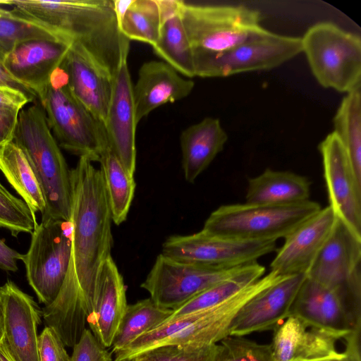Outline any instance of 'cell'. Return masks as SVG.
<instances>
[{
    "mask_svg": "<svg viewBox=\"0 0 361 361\" xmlns=\"http://www.w3.org/2000/svg\"><path fill=\"white\" fill-rule=\"evenodd\" d=\"M245 265L211 267L177 261L160 253L140 286L157 305L174 310Z\"/></svg>",
    "mask_w": 361,
    "mask_h": 361,
    "instance_id": "cell-11",
    "label": "cell"
},
{
    "mask_svg": "<svg viewBox=\"0 0 361 361\" xmlns=\"http://www.w3.org/2000/svg\"><path fill=\"white\" fill-rule=\"evenodd\" d=\"M329 207L336 216L361 236V181L346 152L334 133L319 145Z\"/></svg>",
    "mask_w": 361,
    "mask_h": 361,
    "instance_id": "cell-14",
    "label": "cell"
},
{
    "mask_svg": "<svg viewBox=\"0 0 361 361\" xmlns=\"http://www.w3.org/2000/svg\"><path fill=\"white\" fill-rule=\"evenodd\" d=\"M321 209L319 203L310 200L288 205H222L211 213L202 230L244 240L276 242Z\"/></svg>",
    "mask_w": 361,
    "mask_h": 361,
    "instance_id": "cell-5",
    "label": "cell"
},
{
    "mask_svg": "<svg viewBox=\"0 0 361 361\" xmlns=\"http://www.w3.org/2000/svg\"><path fill=\"white\" fill-rule=\"evenodd\" d=\"M320 361H338V360H336V359H329V360H320Z\"/></svg>",
    "mask_w": 361,
    "mask_h": 361,
    "instance_id": "cell-48",
    "label": "cell"
},
{
    "mask_svg": "<svg viewBox=\"0 0 361 361\" xmlns=\"http://www.w3.org/2000/svg\"><path fill=\"white\" fill-rule=\"evenodd\" d=\"M0 85L8 86L18 90L25 94L32 102L37 97L34 92L14 79L4 66V61L0 59Z\"/></svg>",
    "mask_w": 361,
    "mask_h": 361,
    "instance_id": "cell-44",
    "label": "cell"
},
{
    "mask_svg": "<svg viewBox=\"0 0 361 361\" xmlns=\"http://www.w3.org/2000/svg\"><path fill=\"white\" fill-rule=\"evenodd\" d=\"M23 255L8 247L0 238V269L15 272L18 269V261L22 259Z\"/></svg>",
    "mask_w": 361,
    "mask_h": 361,
    "instance_id": "cell-43",
    "label": "cell"
},
{
    "mask_svg": "<svg viewBox=\"0 0 361 361\" xmlns=\"http://www.w3.org/2000/svg\"><path fill=\"white\" fill-rule=\"evenodd\" d=\"M302 52L301 37L264 29L245 42L220 54L193 51L195 76L224 78L280 66Z\"/></svg>",
    "mask_w": 361,
    "mask_h": 361,
    "instance_id": "cell-9",
    "label": "cell"
},
{
    "mask_svg": "<svg viewBox=\"0 0 361 361\" xmlns=\"http://www.w3.org/2000/svg\"><path fill=\"white\" fill-rule=\"evenodd\" d=\"M127 59L113 76V89L104 127L111 150L126 171L134 176L136 166L135 110Z\"/></svg>",
    "mask_w": 361,
    "mask_h": 361,
    "instance_id": "cell-17",
    "label": "cell"
},
{
    "mask_svg": "<svg viewBox=\"0 0 361 361\" xmlns=\"http://www.w3.org/2000/svg\"><path fill=\"white\" fill-rule=\"evenodd\" d=\"M0 361H15L3 339L0 341Z\"/></svg>",
    "mask_w": 361,
    "mask_h": 361,
    "instance_id": "cell-45",
    "label": "cell"
},
{
    "mask_svg": "<svg viewBox=\"0 0 361 361\" xmlns=\"http://www.w3.org/2000/svg\"><path fill=\"white\" fill-rule=\"evenodd\" d=\"M214 361H274L270 344L228 335L217 343Z\"/></svg>",
    "mask_w": 361,
    "mask_h": 361,
    "instance_id": "cell-36",
    "label": "cell"
},
{
    "mask_svg": "<svg viewBox=\"0 0 361 361\" xmlns=\"http://www.w3.org/2000/svg\"><path fill=\"white\" fill-rule=\"evenodd\" d=\"M72 242L71 221L50 220L35 226L22 261L29 285L39 301L51 305L64 282L70 262Z\"/></svg>",
    "mask_w": 361,
    "mask_h": 361,
    "instance_id": "cell-10",
    "label": "cell"
},
{
    "mask_svg": "<svg viewBox=\"0 0 361 361\" xmlns=\"http://www.w3.org/2000/svg\"><path fill=\"white\" fill-rule=\"evenodd\" d=\"M61 67L73 95L101 123L106 121L113 76L78 44L72 43Z\"/></svg>",
    "mask_w": 361,
    "mask_h": 361,
    "instance_id": "cell-22",
    "label": "cell"
},
{
    "mask_svg": "<svg viewBox=\"0 0 361 361\" xmlns=\"http://www.w3.org/2000/svg\"><path fill=\"white\" fill-rule=\"evenodd\" d=\"M73 348L71 361H112L111 353L99 343L90 329L87 328Z\"/></svg>",
    "mask_w": 361,
    "mask_h": 361,
    "instance_id": "cell-38",
    "label": "cell"
},
{
    "mask_svg": "<svg viewBox=\"0 0 361 361\" xmlns=\"http://www.w3.org/2000/svg\"><path fill=\"white\" fill-rule=\"evenodd\" d=\"M172 313V310L159 306L150 298L128 305L111 345L112 353L159 326Z\"/></svg>",
    "mask_w": 361,
    "mask_h": 361,
    "instance_id": "cell-32",
    "label": "cell"
},
{
    "mask_svg": "<svg viewBox=\"0 0 361 361\" xmlns=\"http://www.w3.org/2000/svg\"><path fill=\"white\" fill-rule=\"evenodd\" d=\"M276 250V241L231 238L202 230L171 235L162 245L161 254L173 259L211 267H235L257 262Z\"/></svg>",
    "mask_w": 361,
    "mask_h": 361,
    "instance_id": "cell-12",
    "label": "cell"
},
{
    "mask_svg": "<svg viewBox=\"0 0 361 361\" xmlns=\"http://www.w3.org/2000/svg\"><path fill=\"white\" fill-rule=\"evenodd\" d=\"M228 140L218 118L207 117L185 128L180 137L185 179L193 183L221 152Z\"/></svg>",
    "mask_w": 361,
    "mask_h": 361,
    "instance_id": "cell-25",
    "label": "cell"
},
{
    "mask_svg": "<svg viewBox=\"0 0 361 361\" xmlns=\"http://www.w3.org/2000/svg\"><path fill=\"white\" fill-rule=\"evenodd\" d=\"M11 0H0V6L4 4H10Z\"/></svg>",
    "mask_w": 361,
    "mask_h": 361,
    "instance_id": "cell-47",
    "label": "cell"
},
{
    "mask_svg": "<svg viewBox=\"0 0 361 361\" xmlns=\"http://www.w3.org/2000/svg\"><path fill=\"white\" fill-rule=\"evenodd\" d=\"M4 312L3 340L15 361H39L37 326L42 310L13 281L0 287Z\"/></svg>",
    "mask_w": 361,
    "mask_h": 361,
    "instance_id": "cell-15",
    "label": "cell"
},
{
    "mask_svg": "<svg viewBox=\"0 0 361 361\" xmlns=\"http://www.w3.org/2000/svg\"><path fill=\"white\" fill-rule=\"evenodd\" d=\"M12 11L80 45L111 75L127 59L130 40L122 33L113 0H11Z\"/></svg>",
    "mask_w": 361,
    "mask_h": 361,
    "instance_id": "cell-2",
    "label": "cell"
},
{
    "mask_svg": "<svg viewBox=\"0 0 361 361\" xmlns=\"http://www.w3.org/2000/svg\"><path fill=\"white\" fill-rule=\"evenodd\" d=\"M0 171L33 214H42L46 202L30 162L21 149L11 141L0 147Z\"/></svg>",
    "mask_w": 361,
    "mask_h": 361,
    "instance_id": "cell-28",
    "label": "cell"
},
{
    "mask_svg": "<svg viewBox=\"0 0 361 361\" xmlns=\"http://www.w3.org/2000/svg\"><path fill=\"white\" fill-rule=\"evenodd\" d=\"M38 98L59 145L79 157L99 161L109 148L104 125L73 95L68 85L49 84Z\"/></svg>",
    "mask_w": 361,
    "mask_h": 361,
    "instance_id": "cell-8",
    "label": "cell"
},
{
    "mask_svg": "<svg viewBox=\"0 0 361 361\" xmlns=\"http://www.w3.org/2000/svg\"><path fill=\"white\" fill-rule=\"evenodd\" d=\"M217 343L207 346L164 345L147 350L132 361H214Z\"/></svg>",
    "mask_w": 361,
    "mask_h": 361,
    "instance_id": "cell-37",
    "label": "cell"
},
{
    "mask_svg": "<svg viewBox=\"0 0 361 361\" xmlns=\"http://www.w3.org/2000/svg\"><path fill=\"white\" fill-rule=\"evenodd\" d=\"M30 99L21 91L0 85V109L21 111Z\"/></svg>",
    "mask_w": 361,
    "mask_h": 361,
    "instance_id": "cell-40",
    "label": "cell"
},
{
    "mask_svg": "<svg viewBox=\"0 0 361 361\" xmlns=\"http://www.w3.org/2000/svg\"><path fill=\"white\" fill-rule=\"evenodd\" d=\"M4 337V312H3V305L1 300V295L0 292V341Z\"/></svg>",
    "mask_w": 361,
    "mask_h": 361,
    "instance_id": "cell-46",
    "label": "cell"
},
{
    "mask_svg": "<svg viewBox=\"0 0 361 361\" xmlns=\"http://www.w3.org/2000/svg\"><path fill=\"white\" fill-rule=\"evenodd\" d=\"M72 43L57 39H36L18 44L4 59L11 75L37 97L48 87Z\"/></svg>",
    "mask_w": 361,
    "mask_h": 361,
    "instance_id": "cell-20",
    "label": "cell"
},
{
    "mask_svg": "<svg viewBox=\"0 0 361 361\" xmlns=\"http://www.w3.org/2000/svg\"><path fill=\"white\" fill-rule=\"evenodd\" d=\"M333 123V132L342 143L355 174L361 181V87L343 98Z\"/></svg>",
    "mask_w": 361,
    "mask_h": 361,
    "instance_id": "cell-31",
    "label": "cell"
},
{
    "mask_svg": "<svg viewBox=\"0 0 361 361\" xmlns=\"http://www.w3.org/2000/svg\"><path fill=\"white\" fill-rule=\"evenodd\" d=\"M20 111L0 109V147L13 141Z\"/></svg>",
    "mask_w": 361,
    "mask_h": 361,
    "instance_id": "cell-41",
    "label": "cell"
},
{
    "mask_svg": "<svg viewBox=\"0 0 361 361\" xmlns=\"http://www.w3.org/2000/svg\"><path fill=\"white\" fill-rule=\"evenodd\" d=\"M310 182L305 176L290 171L267 169L248 180L246 203L288 205L309 200Z\"/></svg>",
    "mask_w": 361,
    "mask_h": 361,
    "instance_id": "cell-27",
    "label": "cell"
},
{
    "mask_svg": "<svg viewBox=\"0 0 361 361\" xmlns=\"http://www.w3.org/2000/svg\"><path fill=\"white\" fill-rule=\"evenodd\" d=\"M123 361H128V360H123ZM129 361H131V360H129Z\"/></svg>",
    "mask_w": 361,
    "mask_h": 361,
    "instance_id": "cell-49",
    "label": "cell"
},
{
    "mask_svg": "<svg viewBox=\"0 0 361 361\" xmlns=\"http://www.w3.org/2000/svg\"><path fill=\"white\" fill-rule=\"evenodd\" d=\"M99 162L113 222L120 225L126 220L134 197V176L126 171L110 147L102 154Z\"/></svg>",
    "mask_w": 361,
    "mask_h": 361,
    "instance_id": "cell-30",
    "label": "cell"
},
{
    "mask_svg": "<svg viewBox=\"0 0 361 361\" xmlns=\"http://www.w3.org/2000/svg\"><path fill=\"white\" fill-rule=\"evenodd\" d=\"M264 272L265 267L257 262L245 264L235 274L202 291L173 310L171 315L165 321L216 306L262 277Z\"/></svg>",
    "mask_w": 361,
    "mask_h": 361,
    "instance_id": "cell-29",
    "label": "cell"
},
{
    "mask_svg": "<svg viewBox=\"0 0 361 361\" xmlns=\"http://www.w3.org/2000/svg\"><path fill=\"white\" fill-rule=\"evenodd\" d=\"M305 274L288 276L263 290L238 312L229 328L228 335L245 336L255 332L275 330L286 319Z\"/></svg>",
    "mask_w": 361,
    "mask_h": 361,
    "instance_id": "cell-16",
    "label": "cell"
},
{
    "mask_svg": "<svg viewBox=\"0 0 361 361\" xmlns=\"http://www.w3.org/2000/svg\"><path fill=\"white\" fill-rule=\"evenodd\" d=\"M132 361V360H131Z\"/></svg>",
    "mask_w": 361,
    "mask_h": 361,
    "instance_id": "cell-50",
    "label": "cell"
},
{
    "mask_svg": "<svg viewBox=\"0 0 361 361\" xmlns=\"http://www.w3.org/2000/svg\"><path fill=\"white\" fill-rule=\"evenodd\" d=\"M306 277L345 295L361 293V236L336 217Z\"/></svg>",
    "mask_w": 361,
    "mask_h": 361,
    "instance_id": "cell-13",
    "label": "cell"
},
{
    "mask_svg": "<svg viewBox=\"0 0 361 361\" xmlns=\"http://www.w3.org/2000/svg\"><path fill=\"white\" fill-rule=\"evenodd\" d=\"M339 334L310 326L290 316L274 330L270 343L274 361H320L339 360L342 352L336 343Z\"/></svg>",
    "mask_w": 361,
    "mask_h": 361,
    "instance_id": "cell-21",
    "label": "cell"
},
{
    "mask_svg": "<svg viewBox=\"0 0 361 361\" xmlns=\"http://www.w3.org/2000/svg\"><path fill=\"white\" fill-rule=\"evenodd\" d=\"M161 23L154 52L178 73L195 76L193 50L180 14V0H158Z\"/></svg>",
    "mask_w": 361,
    "mask_h": 361,
    "instance_id": "cell-26",
    "label": "cell"
},
{
    "mask_svg": "<svg viewBox=\"0 0 361 361\" xmlns=\"http://www.w3.org/2000/svg\"><path fill=\"white\" fill-rule=\"evenodd\" d=\"M161 23L158 0H132L118 20L122 33L130 41L152 46L157 41Z\"/></svg>",
    "mask_w": 361,
    "mask_h": 361,
    "instance_id": "cell-33",
    "label": "cell"
},
{
    "mask_svg": "<svg viewBox=\"0 0 361 361\" xmlns=\"http://www.w3.org/2000/svg\"><path fill=\"white\" fill-rule=\"evenodd\" d=\"M290 316L296 317L310 326L339 334L343 338L353 331L361 330V322L355 318L338 290L306 276Z\"/></svg>",
    "mask_w": 361,
    "mask_h": 361,
    "instance_id": "cell-18",
    "label": "cell"
},
{
    "mask_svg": "<svg viewBox=\"0 0 361 361\" xmlns=\"http://www.w3.org/2000/svg\"><path fill=\"white\" fill-rule=\"evenodd\" d=\"M336 216L329 206L322 208L284 239L272 260L271 271L281 276L306 274L327 240Z\"/></svg>",
    "mask_w": 361,
    "mask_h": 361,
    "instance_id": "cell-19",
    "label": "cell"
},
{
    "mask_svg": "<svg viewBox=\"0 0 361 361\" xmlns=\"http://www.w3.org/2000/svg\"><path fill=\"white\" fill-rule=\"evenodd\" d=\"M180 9L193 51L223 53L264 29L260 12L243 5H200L180 0Z\"/></svg>",
    "mask_w": 361,
    "mask_h": 361,
    "instance_id": "cell-7",
    "label": "cell"
},
{
    "mask_svg": "<svg viewBox=\"0 0 361 361\" xmlns=\"http://www.w3.org/2000/svg\"><path fill=\"white\" fill-rule=\"evenodd\" d=\"M311 71L324 88L346 94L361 87V39L331 22L312 25L301 37Z\"/></svg>",
    "mask_w": 361,
    "mask_h": 361,
    "instance_id": "cell-6",
    "label": "cell"
},
{
    "mask_svg": "<svg viewBox=\"0 0 361 361\" xmlns=\"http://www.w3.org/2000/svg\"><path fill=\"white\" fill-rule=\"evenodd\" d=\"M194 86L192 80L181 77L164 61L144 63L133 87L136 123L160 106L188 97Z\"/></svg>",
    "mask_w": 361,
    "mask_h": 361,
    "instance_id": "cell-23",
    "label": "cell"
},
{
    "mask_svg": "<svg viewBox=\"0 0 361 361\" xmlns=\"http://www.w3.org/2000/svg\"><path fill=\"white\" fill-rule=\"evenodd\" d=\"M13 141L26 156L41 185L46 202L41 221H70L71 169L42 106L20 111Z\"/></svg>",
    "mask_w": 361,
    "mask_h": 361,
    "instance_id": "cell-4",
    "label": "cell"
},
{
    "mask_svg": "<svg viewBox=\"0 0 361 361\" xmlns=\"http://www.w3.org/2000/svg\"><path fill=\"white\" fill-rule=\"evenodd\" d=\"M360 334L361 330H355L344 338L345 350L338 361H361Z\"/></svg>",
    "mask_w": 361,
    "mask_h": 361,
    "instance_id": "cell-42",
    "label": "cell"
},
{
    "mask_svg": "<svg viewBox=\"0 0 361 361\" xmlns=\"http://www.w3.org/2000/svg\"><path fill=\"white\" fill-rule=\"evenodd\" d=\"M281 279L270 271L216 306L165 321L114 353V360H132L147 350L164 345L202 347L216 344L228 335L231 322L240 309Z\"/></svg>",
    "mask_w": 361,
    "mask_h": 361,
    "instance_id": "cell-3",
    "label": "cell"
},
{
    "mask_svg": "<svg viewBox=\"0 0 361 361\" xmlns=\"http://www.w3.org/2000/svg\"><path fill=\"white\" fill-rule=\"evenodd\" d=\"M79 157L71 169L72 242L68 271L55 300L42 309L46 326L73 347L86 329L101 274L111 256L113 222L100 169Z\"/></svg>",
    "mask_w": 361,
    "mask_h": 361,
    "instance_id": "cell-1",
    "label": "cell"
},
{
    "mask_svg": "<svg viewBox=\"0 0 361 361\" xmlns=\"http://www.w3.org/2000/svg\"><path fill=\"white\" fill-rule=\"evenodd\" d=\"M122 275L109 257L103 267L93 310L87 323L104 348L111 347L128 306Z\"/></svg>",
    "mask_w": 361,
    "mask_h": 361,
    "instance_id": "cell-24",
    "label": "cell"
},
{
    "mask_svg": "<svg viewBox=\"0 0 361 361\" xmlns=\"http://www.w3.org/2000/svg\"><path fill=\"white\" fill-rule=\"evenodd\" d=\"M37 225L35 214L25 202L0 183V227L17 237L20 233H32Z\"/></svg>",
    "mask_w": 361,
    "mask_h": 361,
    "instance_id": "cell-35",
    "label": "cell"
},
{
    "mask_svg": "<svg viewBox=\"0 0 361 361\" xmlns=\"http://www.w3.org/2000/svg\"><path fill=\"white\" fill-rule=\"evenodd\" d=\"M36 39L63 40L44 27L0 6V59L4 61L18 44Z\"/></svg>",
    "mask_w": 361,
    "mask_h": 361,
    "instance_id": "cell-34",
    "label": "cell"
},
{
    "mask_svg": "<svg viewBox=\"0 0 361 361\" xmlns=\"http://www.w3.org/2000/svg\"><path fill=\"white\" fill-rule=\"evenodd\" d=\"M38 354L39 361H71L62 340L49 326L38 336Z\"/></svg>",
    "mask_w": 361,
    "mask_h": 361,
    "instance_id": "cell-39",
    "label": "cell"
}]
</instances>
